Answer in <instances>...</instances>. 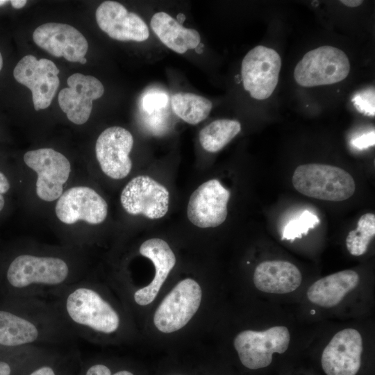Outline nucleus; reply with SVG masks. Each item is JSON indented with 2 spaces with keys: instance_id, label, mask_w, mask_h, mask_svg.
I'll use <instances>...</instances> for the list:
<instances>
[{
  "instance_id": "nucleus-1",
  "label": "nucleus",
  "mask_w": 375,
  "mask_h": 375,
  "mask_svg": "<svg viewBox=\"0 0 375 375\" xmlns=\"http://www.w3.org/2000/svg\"><path fill=\"white\" fill-rule=\"evenodd\" d=\"M49 301L74 337L92 340L95 335H110L120 327L118 312L88 282H76Z\"/></svg>"
},
{
  "instance_id": "nucleus-2",
  "label": "nucleus",
  "mask_w": 375,
  "mask_h": 375,
  "mask_svg": "<svg viewBox=\"0 0 375 375\" xmlns=\"http://www.w3.org/2000/svg\"><path fill=\"white\" fill-rule=\"evenodd\" d=\"M24 300L23 314L0 310V345L64 344L74 338L51 301Z\"/></svg>"
},
{
  "instance_id": "nucleus-3",
  "label": "nucleus",
  "mask_w": 375,
  "mask_h": 375,
  "mask_svg": "<svg viewBox=\"0 0 375 375\" xmlns=\"http://www.w3.org/2000/svg\"><path fill=\"white\" fill-rule=\"evenodd\" d=\"M9 285L22 292L24 299H50L66 287L76 283L71 278L69 264L53 256L21 254L8 266Z\"/></svg>"
},
{
  "instance_id": "nucleus-4",
  "label": "nucleus",
  "mask_w": 375,
  "mask_h": 375,
  "mask_svg": "<svg viewBox=\"0 0 375 375\" xmlns=\"http://www.w3.org/2000/svg\"><path fill=\"white\" fill-rule=\"evenodd\" d=\"M292 184L305 196L330 201L346 200L356 190L355 181L347 171L319 163L298 166L292 176Z\"/></svg>"
},
{
  "instance_id": "nucleus-5",
  "label": "nucleus",
  "mask_w": 375,
  "mask_h": 375,
  "mask_svg": "<svg viewBox=\"0 0 375 375\" xmlns=\"http://www.w3.org/2000/svg\"><path fill=\"white\" fill-rule=\"evenodd\" d=\"M349 71V60L344 51L322 46L303 56L294 68V77L301 86L314 87L340 82Z\"/></svg>"
},
{
  "instance_id": "nucleus-6",
  "label": "nucleus",
  "mask_w": 375,
  "mask_h": 375,
  "mask_svg": "<svg viewBox=\"0 0 375 375\" xmlns=\"http://www.w3.org/2000/svg\"><path fill=\"white\" fill-rule=\"evenodd\" d=\"M202 290L192 278L178 282L166 295L153 315L156 328L165 333L184 327L197 312L201 301Z\"/></svg>"
},
{
  "instance_id": "nucleus-7",
  "label": "nucleus",
  "mask_w": 375,
  "mask_h": 375,
  "mask_svg": "<svg viewBox=\"0 0 375 375\" xmlns=\"http://www.w3.org/2000/svg\"><path fill=\"white\" fill-rule=\"evenodd\" d=\"M290 340L288 328L276 326L261 331H241L235 337L233 346L244 367L258 369L271 364L274 353H283Z\"/></svg>"
},
{
  "instance_id": "nucleus-8",
  "label": "nucleus",
  "mask_w": 375,
  "mask_h": 375,
  "mask_svg": "<svg viewBox=\"0 0 375 375\" xmlns=\"http://www.w3.org/2000/svg\"><path fill=\"white\" fill-rule=\"evenodd\" d=\"M281 67V58L274 49L264 46L254 47L242 62L244 90L253 99L269 98L278 84Z\"/></svg>"
},
{
  "instance_id": "nucleus-9",
  "label": "nucleus",
  "mask_w": 375,
  "mask_h": 375,
  "mask_svg": "<svg viewBox=\"0 0 375 375\" xmlns=\"http://www.w3.org/2000/svg\"><path fill=\"white\" fill-rule=\"evenodd\" d=\"M24 161L38 174L36 194L40 199L53 201L63 193V185L71 172L68 159L51 148H42L25 153Z\"/></svg>"
},
{
  "instance_id": "nucleus-10",
  "label": "nucleus",
  "mask_w": 375,
  "mask_h": 375,
  "mask_svg": "<svg viewBox=\"0 0 375 375\" xmlns=\"http://www.w3.org/2000/svg\"><path fill=\"white\" fill-rule=\"evenodd\" d=\"M120 201L124 210L130 215H141L157 219L168 212L169 192L165 186L151 177L140 175L125 185Z\"/></svg>"
},
{
  "instance_id": "nucleus-11",
  "label": "nucleus",
  "mask_w": 375,
  "mask_h": 375,
  "mask_svg": "<svg viewBox=\"0 0 375 375\" xmlns=\"http://www.w3.org/2000/svg\"><path fill=\"white\" fill-rule=\"evenodd\" d=\"M59 69L50 60H38L32 55L23 57L13 70L15 80L32 92L35 110L48 108L59 86Z\"/></svg>"
},
{
  "instance_id": "nucleus-12",
  "label": "nucleus",
  "mask_w": 375,
  "mask_h": 375,
  "mask_svg": "<svg viewBox=\"0 0 375 375\" xmlns=\"http://www.w3.org/2000/svg\"><path fill=\"white\" fill-rule=\"evenodd\" d=\"M230 192L219 180H208L191 194L187 207L190 222L199 228H214L224 222L228 215Z\"/></svg>"
},
{
  "instance_id": "nucleus-13",
  "label": "nucleus",
  "mask_w": 375,
  "mask_h": 375,
  "mask_svg": "<svg viewBox=\"0 0 375 375\" xmlns=\"http://www.w3.org/2000/svg\"><path fill=\"white\" fill-rule=\"evenodd\" d=\"M133 138L126 129L111 126L98 137L95 145L97 159L101 170L113 179H122L130 173L132 162L129 153Z\"/></svg>"
},
{
  "instance_id": "nucleus-14",
  "label": "nucleus",
  "mask_w": 375,
  "mask_h": 375,
  "mask_svg": "<svg viewBox=\"0 0 375 375\" xmlns=\"http://www.w3.org/2000/svg\"><path fill=\"white\" fill-rule=\"evenodd\" d=\"M56 214L62 222L67 224L78 221L99 224L107 217L108 204L93 189L85 186L73 187L58 198Z\"/></svg>"
},
{
  "instance_id": "nucleus-15",
  "label": "nucleus",
  "mask_w": 375,
  "mask_h": 375,
  "mask_svg": "<svg viewBox=\"0 0 375 375\" xmlns=\"http://www.w3.org/2000/svg\"><path fill=\"white\" fill-rule=\"evenodd\" d=\"M35 43L56 57H63L70 62L85 64L88 44L74 27L60 23H47L33 32Z\"/></svg>"
},
{
  "instance_id": "nucleus-16",
  "label": "nucleus",
  "mask_w": 375,
  "mask_h": 375,
  "mask_svg": "<svg viewBox=\"0 0 375 375\" xmlns=\"http://www.w3.org/2000/svg\"><path fill=\"white\" fill-rule=\"evenodd\" d=\"M362 340L354 328L338 332L324 348L321 358L326 375H356L361 365Z\"/></svg>"
},
{
  "instance_id": "nucleus-17",
  "label": "nucleus",
  "mask_w": 375,
  "mask_h": 375,
  "mask_svg": "<svg viewBox=\"0 0 375 375\" xmlns=\"http://www.w3.org/2000/svg\"><path fill=\"white\" fill-rule=\"evenodd\" d=\"M67 88L58 94V103L69 121L85 123L90 117L92 101L104 92L102 83L94 76L76 73L67 78Z\"/></svg>"
},
{
  "instance_id": "nucleus-18",
  "label": "nucleus",
  "mask_w": 375,
  "mask_h": 375,
  "mask_svg": "<svg viewBox=\"0 0 375 375\" xmlns=\"http://www.w3.org/2000/svg\"><path fill=\"white\" fill-rule=\"evenodd\" d=\"M96 20L103 32L117 40L143 42L149 36L143 19L116 1L101 3L96 10Z\"/></svg>"
},
{
  "instance_id": "nucleus-19",
  "label": "nucleus",
  "mask_w": 375,
  "mask_h": 375,
  "mask_svg": "<svg viewBox=\"0 0 375 375\" xmlns=\"http://www.w3.org/2000/svg\"><path fill=\"white\" fill-rule=\"evenodd\" d=\"M140 253L152 261L155 275L147 286L135 291L133 299L140 306L151 303L158 295L162 284L176 264V256L167 242L162 239L150 238L142 243Z\"/></svg>"
},
{
  "instance_id": "nucleus-20",
  "label": "nucleus",
  "mask_w": 375,
  "mask_h": 375,
  "mask_svg": "<svg viewBox=\"0 0 375 375\" xmlns=\"http://www.w3.org/2000/svg\"><path fill=\"white\" fill-rule=\"evenodd\" d=\"M302 276L292 263L267 260L260 263L253 273V283L259 290L271 294H287L301 285Z\"/></svg>"
},
{
  "instance_id": "nucleus-21",
  "label": "nucleus",
  "mask_w": 375,
  "mask_h": 375,
  "mask_svg": "<svg viewBox=\"0 0 375 375\" xmlns=\"http://www.w3.org/2000/svg\"><path fill=\"white\" fill-rule=\"evenodd\" d=\"M359 280L358 273L353 270L340 271L315 281L308 288L307 297L310 301L319 306L331 308L339 304L354 290Z\"/></svg>"
},
{
  "instance_id": "nucleus-22",
  "label": "nucleus",
  "mask_w": 375,
  "mask_h": 375,
  "mask_svg": "<svg viewBox=\"0 0 375 375\" xmlns=\"http://www.w3.org/2000/svg\"><path fill=\"white\" fill-rule=\"evenodd\" d=\"M150 25L160 40L176 53H184L189 49H195L200 43L201 38L197 31L183 27L166 12L154 14Z\"/></svg>"
},
{
  "instance_id": "nucleus-23",
  "label": "nucleus",
  "mask_w": 375,
  "mask_h": 375,
  "mask_svg": "<svg viewBox=\"0 0 375 375\" xmlns=\"http://www.w3.org/2000/svg\"><path fill=\"white\" fill-rule=\"evenodd\" d=\"M168 101V95L159 90L148 91L141 98V111L144 114V125L153 135H161L169 128L168 118L163 112Z\"/></svg>"
},
{
  "instance_id": "nucleus-24",
  "label": "nucleus",
  "mask_w": 375,
  "mask_h": 375,
  "mask_svg": "<svg viewBox=\"0 0 375 375\" xmlns=\"http://www.w3.org/2000/svg\"><path fill=\"white\" fill-rule=\"evenodd\" d=\"M174 113L190 124H197L210 114L212 104L208 99L190 92H178L171 98Z\"/></svg>"
},
{
  "instance_id": "nucleus-25",
  "label": "nucleus",
  "mask_w": 375,
  "mask_h": 375,
  "mask_svg": "<svg viewBox=\"0 0 375 375\" xmlns=\"http://www.w3.org/2000/svg\"><path fill=\"white\" fill-rule=\"evenodd\" d=\"M241 130L238 121L217 119L203 128L199 134V142L204 150L217 152L230 142Z\"/></svg>"
},
{
  "instance_id": "nucleus-26",
  "label": "nucleus",
  "mask_w": 375,
  "mask_h": 375,
  "mask_svg": "<svg viewBox=\"0 0 375 375\" xmlns=\"http://www.w3.org/2000/svg\"><path fill=\"white\" fill-rule=\"evenodd\" d=\"M375 235V215L366 213L362 215L357 228L351 231L346 238V246L349 252L355 256L363 255Z\"/></svg>"
},
{
  "instance_id": "nucleus-27",
  "label": "nucleus",
  "mask_w": 375,
  "mask_h": 375,
  "mask_svg": "<svg viewBox=\"0 0 375 375\" xmlns=\"http://www.w3.org/2000/svg\"><path fill=\"white\" fill-rule=\"evenodd\" d=\"M319 223V219L316 215L309 210H304L299 217L288 222L283 228L282 239L293 241L301 238Z\"/></svg>"
},
{
  "instance_id": "nucleus-28",
  "label": "nucleus",
  "mask_w": 375,
  "mask_h": 375,
  "mask_svg": "<svg viewBox=\"0 0 375 375\" xmlns=\"http://www.w3.org/2000/svg\"><path fill=\"white\" fill-rule=\"evenodd\" d=\"M374 88H369L356 93L352 99L356 108L365 115L374 116Z\"/></svg>"
},
{
  "instance_id": "nucleus-29",
  "label": "nucleus",
  "mask_w": 375,
  "mask_h": 375,
  "mask_svg": "<svg viewBox=\"0 0 375 375\" xmlns=\"http://www.w3.org/2000/svg\"><path fill=\"white\" fill-rule=\"evenodd\" d=\"M375 133L371 131L360 135L353 138L351 140V144L356 149L362 150L374 146Z\"/></svg>"
},
{
  "instance_id": "nucleus-30",
  "label": "nucleus",
  "mask_w": 375,
  "mask_h": 375,
  "mask_svg": "<svg viewBox=\"0 0 375 375\" xmlns=\"http://www.w3.org/2000/svg\"><path fill=\"white\" fill-rule=\"evenodd\" d=\"M85 375H134L127 370H122L112 374L108 367L103 364H95L90 366L86 371Z\"/></svg>"
},
{
  "instance_id": "nucleus-31",
  "label": "nucleus",
  "mask_w": 375,
  "mask_h": 375,
  "mask_svg": "<svg viewBox=\"0 0 375 375\" xmlns=\"http://www.w3.org/2000/svg\"><path fill=\"white\" fill-rule=\"evenodd\" d=\"M28 375H56L52 367L49 365H42L31 372Z\"/></svg>"
},
{
  "instance_id": "nucleus-32",
  "label": "nucleus",
  "mask_w": 375,
  "mask_h": 375,
  "mask_svg": "<svg viewBox=\"0 0 375 375\" xmlns=\"http://www.w3.org/2000/svg\"><path fill=\"white\" fill-rule=\"evenodd\" d=\"M10 189V183L6 176L0 172V194H5Z\"/></svg>"
},
{
  "instance_id": "nucleus-33",
  "label": "nucleus",
  "mask_w": 375,
  "mask_h": 375,
  "mask_svg": "<svg viewBox=\"0 0 375 375\" xmlns=\"http://www.w3.org/2000/svg\"><path fill=\"white\" fill-rule=\"evenodd\" d=\"M11 367L10 365L5 361H0V375H10Z\"/></svg>"
},
{
  "instance_id": "nucleus-34",
  "label": "nucleus",
  "mask_w": 375,
  "mask_h": 375,
  "mask_svg": "<svg viewBox=\"0 0 375 375\" xmlns=\"http://www.w3.org/2000/svg\"><path fill=\"white\" fill-rule=\"evenodd\" d=\"M340 1L345 6L351 8L359 6L362 3V1L360 0H342Z\"/></svg>"
},
{
  "instance_id": "nucleus-35",
  "label": "nucleus",
  "mask_w": 375,
  "mask_h": 375,
  "mask_svg": "<svg viewBox=\"0 0 375 375\" xmlns=\"http://www.w3.org/2000/svg\"><path fill=\"white\" fill-rule=\"evenodd\" d=\"M10 2L11 5L12 6V7L16 9H19V8H23L26 3V1H24V0H12V1H10Z\"/></svg>"
},
{
  "instance_id": "nucleus-36",
  "label": "nucleus",
  "mask_w": 375,
  "mask_h": 375,
  "mask_svg": "<svg viewBox=\"0 0 375 375\" xmlns=\"http://www.w3.org/2000/svg\"><path fill=\"white\" fill-rule=\"evenodd\" d=\"M185 19V16L183 13H179L176 16V21L180 24H182Z\"/></svg>"
},
{
  "instance_id": "nucleus-37",
  "label": "nucleus",
  "mask_w": 375,
  "mask_h": 375,
  "mask_svg": "<svg viewBox=\"0 0 375 375\" xmlns=\"http://www.w3.org/2000/svg\"><path fill=\"white\" fill-rule=\"evenodd\" d=\"M203 44L200 42L194 49L197 53H201L203 51Z\"/></svg>"
},
{
  "instance_id": "nucleus-38",
  "label": "nucleus",
  "mask_w": 375,
  "mask_h": 375,
  "mask_svg": "<svg viewBox=\"0 0 375 375\" xmlns=\"http://www.w3.org/2000/svg\"><path fill=\"white\" fill-rule=\"evenodd\" d=\"M5 204V200L2 194H0V212L2 210V209L4 207Z\"/></svg>"
},
{
  "instance_id": "nucleus-39",
  "label": "nucleus",
  "mask_w": 375,
  "mask_h": 375,
  "mask_svg": "<svg viewBox=\"0 0 375 375\" xmlns=\"http://www.w3.org/2000/svg\"><path fill=\"white\" fill-rule=\"evenodd\" d=\"M2 67H3V57H2V55H1V53L0 52V71L2 69Z\"/></svg>"
},
{
  "instance_id": "nucleus-40",
  "label": "nucleus",
  "mask_w": 375,
  "mask_h": 375,
  "mask_svg": "<svg viewBox=\"0 0 375 375\" xmlns=\"http://www.w3.org/2000/svg\"><path fill=\"white\" fill-rule=\"evenodd\" d=\"M8 1L6 0H0V6L6 4Z\"/></svg>"
}]
</instances>
